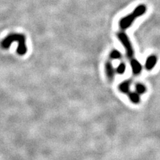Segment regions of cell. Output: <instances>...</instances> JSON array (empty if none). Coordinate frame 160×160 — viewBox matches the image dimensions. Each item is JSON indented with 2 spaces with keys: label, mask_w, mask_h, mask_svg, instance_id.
<instances>
[{
  "label": "cell",
  "mask_w": 160,
  "mask_h": 160,
  "mask_svg": "<svg viewBox=\"0 0 160 160\" xmlns=\"http://www.w3.org/2000/svg\"><path fill=\"white\" fill-rule=\"evenodd\" d=\"M126 71V65L124 63H120L116 69V72L119 74H123Z\"/></svg>",
  "instance_id": "8fae6325"
},
{
  "label": "cell",
  "mask_w": 160,
  "mask_h": 160,
  "mask_svg": "<svg viewBox=\"0 0 160 160\" xmlns=\"http://www.w3.org/2000/svg\"><path fill=\"white\" fill-rule=\"evenodd\" d=\"M157 57L156 56H150L148 58L146 62V68L148 70L152 69L157 63Z\"/></svg>",
  "instance_id": "5b68a950"
},
{
  "label": "cell",
  "mask_w": 160,
  "mask_h": 160,
  "mask_svg": "<svg viewBox=\"0 0 160 160\" xmlns=\"http://www.w3.org/2000/svg\"><path fill=\"white\" fill-rule=\"evenodd\" d=\"M110 58L113 59H118L121 58V53L118 50H113L110 53Z\"/></svg>",
  "instance_id": "30bf717a"
},
{
  "label": "cell",
  "mask_w": 160,
  "mask_h": 160,
  "mask_svg": "<svg viewBox=\"0 0 160 160\" xmlns=\"http://www.w3.org/2000/svg\"><path fill=\"white\" fill-rule=\"evenodd\" d=\"M17 42L18 48L16 52L19 56H24L28 52L26 46V38L22 33H11L0 42V46L3 49H8L13 42Z\"/></svg>",
  "instance_id": "6da1fadb"
},
{
  "label": "cell",
  "mask_w": 160,
  "mask_h": 160,
  "mask_svg": "<svg viewBox=\"0 0 160 160\" xmlns=\"http://www.w3.org/2000/svg\"><path fill=\"white\" fill-rule=\"evenodd\" d=\"M131 67H132V72L134 74H139L142 71V65L140 63L138 60L135 59H132L131 61Z\"/></svg>",
  "instance_id": "277c9868"
},
{
  "label": "cell",
  "mask_w": 160,
  "mask_h": 160,
  "mask_svg": "<svg viewBox=\"0 0 160 160\" xmlns=\"http://www.w3.org/2000/svg\"><path fill=\"white\" fill-rule=\"evenodd\" d=\"M146 12V7L144 5H139L133 12L123 18L119 22V26L122 29H126L129 28L131 25L138 18L142 16Z\"/></svg>",
  "instance_id": "7a4b0ae2"
},
{
  "label": "cell",
  "mask_w": 160,
  "mask_h": 160,
  "mask_svg": "<svg viewBox=\"0 0 160 160\" xmlns=\"http://www.w3.org/2000/svg\"><path fill=\"white\" fill-rule=\"evenodd\" d=\"M105 68H106V73L107 75V77L109 79L113 80L114 78L115 72L112 63L110 62H107L106 63V66H105Z\"/></svg>",
  "instance_id": "8992f818"
},
{
  "label": "cell",
  "mask_w": 160,
  "mask_h": 160,
  "mask_svg": "<svg viewBox=\"0 0 160 160\" xmlns=\"http://www.w3.org/2000/svg\"><path fill=\"white\" fill-rule=\"evenodd\" d=\"M136 89L137 93L139 94H142L146 92V87H145L143 84H141V83H138L136 85Z\"/></svg>",
  "instance_id": "9c48e42d"
},
{
  "label": "cell",
  "mask_w": 160,
  "mask_h": 160,
  "mask_svg": "<svg viewBox=\"0 0 160 160\" xmlns=\"http://www.w3.org/2000/svg\"><path fill=\"white\" fill-rule=\"evenodd\" d=\"M118 38L122 42L123 47L125 48L128 57L132 59L134 55V50L127 35L123 32H120L118 34Z\"/></svg>",
  "instance_id": "3957f363"
},
{
  "label": "cell",
  "mask_w": 160,
  "mask_h": 160,
  "mask_svg": "<svg viewBox=\"0 0 160 160\" xmlns=\"http://www.w3.org/2000/svg\"><path fill=\"white\" fill-rule=\"evenodd\" d=\"M129 86H130L129 82L125 81L119 85V88L122 92L124 93H129Z\"/></svg>",
  "instance_id": "52a82bcc"
},
{
  "label": "cell",
  "mask_w": 160,
  "mask_h": 160,
  "mask_svg": "<svg viewBox=\"0 0 160 160\" xmlns=\"http://www.w3.org/2000/svg\"><path fill=\"white\" fill-rule=\"evenodd\" d=\"M129 98L133 103H138L140 101V98L138 93H135V92L129 93Z\"/></svg>",
  "instance_id": "ba28073f"
}]
</instances>
